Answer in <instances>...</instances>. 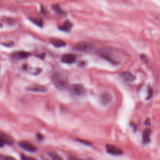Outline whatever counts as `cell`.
<instances>
[{
  "label": "cell",
  "instance_id": "obj_1",
  "mask_svg": "<svg viewBox=\"0 0 160 160\" xmlns=\"http://www.w3.org/2000/svg\"><path fill=\"white\" fill-rule=\"evenodd\" d=\"M51 81L54 86L59 90H64L68 86L67 77L61 72H56L51 76Z\"/></svg>",
  "mask_w": 160,
  "mask_h": 160
},
{
  "label": "cell",
  "instance_id": "obj_2",
  "mask_svg": "<svg viewBox=\"0 0 160 160\" xmlns=\"http://www.w3.org/2000/svg\"><path fill=\"white\" fill-rule=\"evenodd\" d=\"M97 53L100 57H101L102 58L109 61L111 64L116 65L119 63L118 60L113 56L112 52L108 49H106V48L99 49Z\"/></svg>",
  "mask_w": 160,
  "mask_h": 160
},
{
  "label": "cell",
  "instance_id": "obj_3",
  "mask_svg": "<svg viewBox=\"0 0 160 160\" xmlns=\"http://www.w3.org/2000/svg\"><path fill=\"white\" fill-rule=\"evenodd\" d=\"M93 44L86 41H81L76 43L73 48L77 51L81 52H89L93 49Z\"/></svg>",
  "mask_w": 160,
  "mask_h": 160
},
{
  "label": "cell",
  "instance_id": "obj_4",
  "mask_svg": "<svg viewBox=\"0 0 160 160\" xmlns=\"http://www.w3.org/2000/svg\"><path fill=\"white\" fill-rule=\"evenodd\" d=\"M70 91L72 94L76 96H82L86 94L84 87L80 84H72L70 88Z\"/></svg>",
  "mask_w": 160,
  "mask_h": 160
},
{
  "label": "cell",
  "instance_id": "obj_5",
  "mask_svg": "<svg viewBox=\"0 0 160 160\" xmlns=\"http://www.w3.org/2000/svg\"><path fill=\"white\" fill-rule=\"evenodd\" d=\"M19 145L22 149H23L27 151H29V152H34L37 151V148L33 144H32L28 141H20L19 142Z\"/></svg>",
  "mask_w": 160,
  "mask_h": 160
},
{
  "label": "cell",
  "instance_id": "obj_6",
  "mask_svg": "<svg viewBox=\"0 0 160 160\" xmlns=\"http://www.w3.org/2000/svg\"><path fill=\"white\" fill-rule=\"evenodd\" d=\"M106 151L109 154H111L112 155L118 156V155H121L122 154V150L114 145L107 144L106 146Z\"/></svg>",
  "mask_w": 160,
  "mask_h": 160
},
{
  "label": "cell",
  "instance_id": "obj_7",
  "mask_svg": "<svg viewBox=\"0 0 160 160\" xmlns=\"http://www.w3.org/2000/svg\"><path fill=\"white\" fill-rule=\"evenodd\" d=\"M77 60V57L73 54H66L61 57V61L66 64H72Z\"/></svg>",
  "mask_w": 160,
  "mask_h": 160
},
{
  "label": "cell",
  "instance_id": "obj_8",
  "mask_svg": "<svg viewBox=\"0 0 160 160\" xmlns=\"http://www.w3.org/2000/svg\"><path fill=\"white\" fill-rule=\"evenodd\" d=\"M99 101L102 104L107 105L111 102L112 96L109 92H104L101 94L99 97Z\"/></svg>",
  "mask_w": 160,
  "mask_h": 160
},
{
  "label": "cell",
  "instance_id": "obj_9",
  "mask_svg": "<svg viewBox=\"0 0 160 160\" xmlns=\"http://www.w3.org/2000/svg\"><path fill=\"white\" fill-rule=\"evenodd\" d=\"M26 89L31 92H46L47 91V88L43 85L33 84L28 86Z\"/></svg>",
  "mask_w": 160,
  "mask_h": 160
},
{
  "label": "cell",
  "instance_id": "obj_10",
  "mask_svg": "<svg viewBox=\"0 0 160 160\" xmlns=\"http://www.w3.org/2000/svg\"><path fill=\"white\" fill-rule=\"evenodd\" d=\"M30 54L26 51H16L14 52L12 54L11 56L16 59H24L28 58V56H29Z\"/></svg>",
  "mask_w": 160,
  "mask_h": 160
},
{
  "label": "cell",
  "instance_id": "obj_11",
  "mask_svg": "<svg viewBox=\"0 0 160 160\" xmlns=\"http://www.w3.org/2000/svg\"><path fill=\"white\" fill-rule=\"evenodd\" d=\"M120 77L126 82H132L135 80L136 78L135 76L131 74V72H128V71H126V72H121L120 74Z\"/></svg>",
  "mask_w": 160,
  "mask_h": 160
},
{
  "label": "cell",
  "instance_id": "obj_12",
  "mask_svg": "<svg viewBox=\"0 0 160 160\" xmlns=\"http://www.w3.org/2000/svg\"><path fill=\"white\" fill-rule=\"evenodd\" d=\"M0 138L2 140L4 144L8 145H11L14 142L13 139L9 135L2 131H0Z\"/></svg>",
  "mask_w": 160,
  "mask_h": 160
},
{
  "label": "cell",
  "instance_id": "obj_13",
  "mask_svg": "<svg viewBox=\"0 0 160 160\" xmlns=\"http://www.w3.org/2000/svg\"><path fill=\"white\" fill-rule=\"evenodd\" d=\"M49 41L54 46H55L56 48L63 47V46H66V42L61 39H56V38H52L49 40Z\"/></svg>",
  "mask_w": 160,
  "mask_h": 160
},
{
  "label": "cell",
  "instance_id": "obj_14",
  "mask_svg": "<svg viewBox=\"0 0 160 160\" xmlns=\"http://www.w3.org/2000/svg\"><path fill=\"white\" fill-rule=\"evenodd\" d=\"M72 27V24L69 20H66L63 22V24L59 28L61 31L68 32L71 30Z\"/></svg>",
  "mask_w": 160,
  "mask_h": 160
},
{
  "label": "cell",
  "instance_id": "obj_15",
  "mask_svg": "<svg viewBox=\"0 0 160 160\" xmlns=\"http://www.w3.org/2000/svg\"><path fill=\"white\" fill-rule=\"evenodd\" d=\"M150 129H146L143 132L142 134V142L144 144H148L150 141V135H151Z\"/></svg>",
  "mask_w": 160,
  "mask_h": 160
},
{
  "label": "cell",
  "instance_id": "obj_16",
  "mask_svg": "<svg viewBox=\"0 0 160 160\" xmlns=\"http://www.w3.org/2000/svg\"><path fill=\"white\" fill-rule=\"evenodd\" d=\"M52 9L58 14L63 15L65 14V12L63 11V9L60 7V6L58 4H54L52 5Z\"/></svg>",
  "mask_w": 160,
  "mask_h": 160
},
{
  "label": "cell",
  "instance_id": "obj_17",
  "mask_svg": "<svg viewBox=\"0 0 160 160\" xmlns=\"http://www.w3.org/2000/svg\"><path fill=\"white\" fill-rule=\"evenodd\" d=\"M49 156L52 160H64L61 156H60L58 154H57L56 152L51 151L49 153Z\"/></svg>",
  "mask_w": 160,
  "mask_h": 160
},
{
  "label": "cell",
  "instance_id": "obj_18",
  "mask_svg": "<svg viewBox=\"0 0 160 160\" xmlns=\"http://www.w3.org/2000/svg\"><path fill=\"white\" fill-rule=\"evenodd\" d=\"M29 19L36 25L42 27L43 25V21L41 18H29Z\"/></svg>",
  "mask_w": 160,
  "mask_h": 160
},
{
  "label": "cell",
  "instance_id": "obj_19",
  "mask_svg": "<svg viewBox=\"0 0 160 160\" xmlns=\"http://www.w3.org/2000/svg\"><path fill=\"white\" fill-rule=\"evenodd\" d=\"M0 160H16V159L12 156L0 154Z\"/></svg>",
  "mask_w": 160,
  "mask_h": 160
},
{
  "label": "cell",
  "instance_id": "obj_20",
  "mask_svg": "<svg viewBox=\"0 0 160 160\" xmlns=\"http://www.w3.org/2000/svg\"><path fill=\"white\" fill-rule=\"evenodd\" d=\"M153 95V89L151 86H149L148 88V96H147V99H150Z\"/></svg>",
  "mask_w": 160,
  "mask_h": 160
},
{
  "label": "cell",
  "instance_id": "obj_21",
  "mask_svg": "<svg viewBox=\"0 0 160 160\" xmlns=\"http://www.w3.org/2000/svg\"><path fill=\"white\" fill-rule=\"evenodd\" d=\"M21 160H37L36 158H33V157H31V156H28L25 154H22L21 155Z\"/></svg>",
  "mask_w": 160,
  "mask_h": 160
},
{
  "label": "cell",
  "instance_id": "obj_22",
  "mask_svg": "<svg viewBox=\"0 0 160 160\" xmlns=\"http://www.w3.org/2000/svg\"><path fill=\"white\" fill-rule=\"evenodd\" d=\"M36 136H37V138H38L39 139H40V140H41V139H42L44 138L43 136H42V134H39V133H37V134H36Z\"/></svg>",
  "mask_w": 160,
  "mask_h": 160
},
{
  "label": "cell",
  "instance_id": "obj_23",
  "mask_svg": "<svg viewBox=\"0 0 160 160\" xmlns=\"http://www.w3.org/2000/svg\"><path fill=\"white\" fill-rule=\"evenodd\" d=\"M37 57H38V58H41V59H43L44 58V57L45 56V54H38V55H37L36 56Z\"/></svg>",
  "mask_w": 160,
  "mask_h": 160
},
{
  "label": "cell",
  "instance_id": "obj_24",
  "mask_svg": "<svg viewBox=\"0 0 160 160\" xmlns=\"http://www.w3.org/2000/svg\"><path fill=\"white\" fill-rule=\"evenodd\" d=\"M4 144H5L4 143V142L2 141V139L0 138V148H2V147H3Z\"/></svg>",
  "mask_w": 160,
  "mask_h": 160
},
{
  "label": "cell",
  "instance_id": "obj_25",
  "mask_svg": "<svg viewBox=\"0 0 160 160\" xmlns=\"http://www.w3.org/2000/svg\"><path fill=\"white\" fill-rule=\"evenodd\" d=\"M69 160H80V159H78L77 158H75V157H71Z\"/></svg>",
  "mask_w": 160,
  "mask_h": 160
},
{
  "label": "cell",
  "instance_id": "obj_26",
  "mask_svg": "<svg viewBox=\"0 0 160 160\" xmlns=\"http://www.w3.org/2000/svg\"><path fill=\"white\" fill-rule=\"evenodd\" d=\"M146 124H148V125H149L150 124V121L149 119H147L146 121Z\"/></svg>",
  "mask_w": 160,
  "mask_h": 160
},
{
  "label": "cell",
  "instance_id": "obj_27",
  "mask_svg": "<svg viewBox=\"0 0 160 160\" xmlns=\"http://www.w3.org/2000/svg\"><path fill=\"white\" fill-rule=\"evenodd\" d=\"M81 160H94V159H92V158H84Z\"/></svg>",
  "mask_w": 160,
  "mask_h": 160
}]
</instances>
